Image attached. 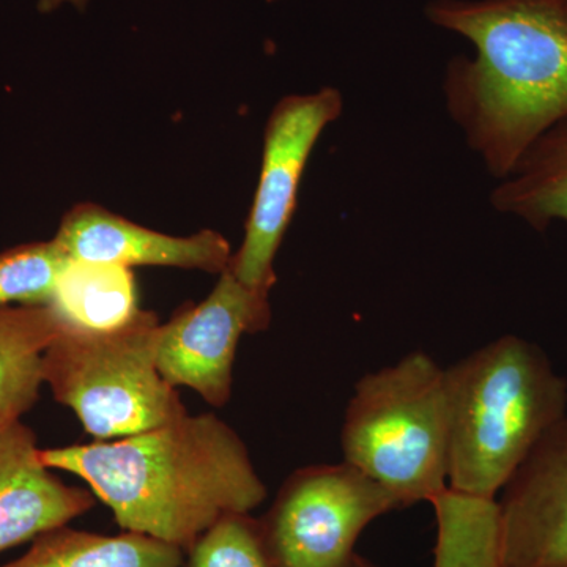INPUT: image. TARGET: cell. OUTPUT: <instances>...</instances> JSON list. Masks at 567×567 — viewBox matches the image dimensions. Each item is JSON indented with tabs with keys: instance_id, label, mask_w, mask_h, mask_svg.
<instances>
[{
	"instance_id": "obj_18",
	"label": "cell",
	"mask_w": 567,
	"mask_h": 567,
	"mask_svg": "<svg viewBox=\"0 0 567 567\" xmlns=\"http://www.w3.org/2000/svg\"><path fill=\"white\" fill-rule=\"evenodd\" d=\"M185 555V567H278L265 539L262 522L251 514L219 518Z\"/></svg>"
},
{
	"instance_id": "obj_8",
	"label": "cell",
	"mask_w": 567,
	"mask_h": 567,
	"mask_svg": "<svg viewBox=\"0 0 567 567\" xmlns=\"http://www.w3.org/2000/svg\"><path fill=\"white\" fill-rule=\"evenodd\" d=\"M210 295L183 306L162 323L156 365L171 386H188L207 404L230 401L234 363L241 336L260 333L271 322L270 293L251 289L227 267Z\"/></svg>"
},
{
	"instance_id": "obj_11",
	"label": "cell",
	"mask_w": 567,
	"mask_h": 567,
	"mask_svg": "<svg viewBox=\"0 0 567 567\" xmlns=\"http://www.w3.org/2000/svg\"><path fill=\"white\" fill-rule=\"evenodd\" d=\"M40 450L22 421L0 431V551L66 527L95 506L91 491L52 475Z\"/></svg>"
},
{
	"instance_id": "obj_20",
	"label": "cell",
	"mask_w": 567,
	"mask_h": 567,
	"mask_svg": "<svg viewBox=\"0 0 567 567\" xmlns=\"http://www.w3.org/2000/svg\"><path fill=\"white\" fill-rule=\"evenodd\" d=\"M354 567H379V566L372 565L371 561H368V559L360 557V555H358L357 565H354Z\"/></svg>"
},
{
	"instance_id": "obj_12",
	"label": "cell",
	"mask_w": 567,
	"mask_h": 567,
	"mask_svg": "<svg viewBox=\"0 0 567 567\" xmlns=\"http://www.w3.org/2000/svg\"><path fill=\"white\" fill-rule=\"evenodd\" d=\"M63 324L51 305L0 309V431L39 402L44 352Z\"/></svg>"
},
{
	"instance_id": "obj_5",
	"label": "cell",
	"mask_w": 567,
	"mask_h": 567,
	"mask_svg": "<svg viewBox=\"0 0 567 567\" xmlns=\"http://www.w3.org/2000/svg\"><path fill=\"white\" fill-rule=\"evenodd\" d=\"M162 323L141 309L123 327L63 324L43 357L44 385L95 440L151 431L188 413L156 365Z\"/></svg>"
},
{
	"instance_id": "obj_19",
	"label": "cell",
	"mask_w": 567,
	"mask_h": 567,
	"mask_svg": "<svg viewBox=\"0 0 567 567\" xmlns=\"http://www.w3.org/2000/svg\"><path fill=\"white\" fill-rule=\"evenodd\" d=\"M91 0H37V9L40 13L50 14L63 9V7H73L76 10H85Z\"/></svg>"
},
{
	"instance_id": "obj_14",
	"label": "cell",
	"mask_w": 567,
	"mask_h": 567,
	"mask_svg": "<svg viewBox=\"0 0 567 567\" xmlns=\"http://www.w3.org/2000/svg\"><path fill=\"white\" fill-rule=\"evenodd\" d=\"M185 551L153 537L123 532L99 535L66 527L32 540V547L2 567H183Z\"/></svg>"
},
{
	"instance_id": "obj_3",
	"label": "cell",
	"mask_w": 567,
	"mask_h": 567,
	"mask_svg": "<svg viewBox=\"0 0 567 567\" xmlns=\"http://www.w3.org/2000/svg\"><path fill=\"white\" fill-rule=\"evenodd\" d=\"M447 487L495 499L567 415V382L539 347L507 334L446 369Z\"/></svg>"
},
{
	"instance_id": "obj_4",
	"label": "cell",
	"mask_w": 567,
	"mask_h": 567,
	"mask_svg": "<svg viewBox=\"0 0 567 567\" xmlns=\"http://www.w3.org/2000/svg\"><path fill=\"white\" fill-rule=\"evenodd\" d=\"M344 462L406 507L447 488L450 395L446 369L424 352L364 375L341 431Z\"/></svg>"
},
{
	"instance_id": "obj_15",
	"label": "cell",
	"mask_w": 567,
	"mask_h": 567,
	"mask_svg": "<svg viewBox=\"0 0 567 567\" xmlns=\"http://www.w3.org/2000/svg\"><path fill=\"white\" fill-rule=\"evenodd\" d=\"M51 306L63 322L93 331L115 330L141 311L132 268L82 260L66 265Z\"/></svg>"
},
{
	"instance_id": "obj_16",
	"label": "cell",
	"mask_w": 567,
	"mask_h": 567,
	"mask_svg": "<svg viewBox=\"0 0 567 567\" xmlns=\"http://www.w3.org/2000/svg\"><path fill=\"white\" fill-rule=\"evenodd\" d=\"M432 505L436 516L434 567H506L495 499L446 491Z\"/></svg>"
},
{
	"instance_id": "obj_1",
	"label": "cell",
	"mask_w": 567,
	"mask_h": 567,
	"mask_svg": "<svg viewBox=\"0 0 567 567\" xmlns=\"http://www.w3.org/2000/svg\"><path fill=\"white\" fill-rule=\"evenodd\" d=\"M50 470L81 477L123 532L181 547L219 518L267 498L248 447L213 413L185 415L122 439L40 450Z\"/></svg>"
},
{
	"instance_id": "obj_13",
	"label": "cell",
	"mask_w": 567,
	"mask_h": 567,
	"mask_svg": "<svg viewBox=\"0 0 567 567\" xmlns=\"http://www.w3.org/2000/svg\"><path fill=\"white\" fill-rule=\"evenodd\" d=\"M491 200L540 233L555 219L567 223V117L529 145Z\"/></svg>"
},
{
	"instance_id": "obj_6",
	"label": "cell",
	"mask_w": 567,
	"mask_h": 567,
	"mask_svg": "<svg viewBox=\"0 0 567 567\" xmlns=\"http://www.w3.org/2000/svg\"><path fill=\"white\" fill-rule=\"evenodd\" d=\"M394 509L390 492L342 462L297 470L260 522L278 567H354L358 537Z\"/></svg>"
},
{
	"instance_id": "obj_7",
	"label": "cell",
	"mask_w": 567,
	"mask_h": 567,
	"mask_svg": "<svg viewBox=\"0 0 567 567\" xmlns=\"http://www.w3.org/2000/svg\"><path fill=\"white\" fill-rule=\"evenodd\" d=\"M342 107L341 92L323 87L309 95L286 96L271 111L245 240L229 264L245 286L267 293L274 289L275 259L292 221L306 164L320 134L342 114Z\"/></svg>"
},
{
	"instance_id": "obj_2",
	"label": "cell",
	"mask_w": 567,
	"mask_h": 567,
	"mask_svg": "<svg viewBox=\"0 0 567 567\" xmlns=\"http://www.w3.org/2000/svg\"><path fill=\"white\" fill-rule=\"evenodd\" d=\"M427 17L475 44L450 63L447 110L488 173L509 177L567 117V0H435Z\"/></svg>"
},
{
	"instance_id": "obj_17",
	"label": "cell",
	"mask_w": 567,
	"mask_h": 567,
	"mask_svg": "<svg viewBox=\"0 0 567 567\" xmlns=\"http://www.w3.org/2000/svg\"><path fill=\"white\" fill-rule=\"evenodd\" d=\"M70 260L54 238L0 252V309L51 305Z\"/></svg>"
},
{
	"instance_id": "obj_10",
	"label": "cell",
	"mask_w": 567,
	"mask_h": 567,
	"mask_svg": "<svg viewBox=\"0 0 567 567\" xmlns=\"http://www.w3.org/2000/svg\"><path fill=\"white\" fill-rule=\"evenodd\" d=\"M54 240L71 260L126 268L169 267L221 275L234 256L229 240L216 230L174 237L91 203L66 212Z\"/></svg>"
},
{
	"instance_id": "obj_9",
	"label": "cell",
	"mask_w": 567,
	"mask_h": 567,
	"mask_svg": "<svg viewBox=\"0 0 567 567\" xmlns=\"http://www.w3.org/2000/svg\"><path fill=\"white\" fill-rule=\"evenodd\" d=\"M499 548L506 567H567V415L503 488Z\"/></svg>"
},
{
	"instance_id": "obj_21",
	"label": "cell",
	"mask_w": 567,
	"mask_h": 567,
	"mask_svg": "<svg viewBox=\"0 0 567 567\" xmlns=\"http://www.w3.org/2000/svg\"><path fill=\"white\" fill-rule=\"evenodd\" d=\"M267 2H279V0H267Z\"/></svg>"
}]
</instances>
